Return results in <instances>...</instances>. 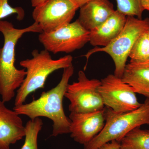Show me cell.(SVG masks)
Returning a JSON list of instances; mask_svg holds the SVG:
<instances>
[{
  "label": "cell",
  "instance_id": "cb8c5ba5",
  "mask_svg": "<svg viewBox=\"0 0 149 149\" xmlns=\"http://www.w3.org/2000/svg\"><path fill=\"white\" fill-rule=\"evenodd\" d=\"M148 39H149V29H148Z\"/></svg>",
  "mask_w": 149,
  "mask_h": 149
},
{
  "label": "cell",
  "instance_id": "7c38bea8",
  "mask_svg": "<svg viewBox=\"0 0 149 149\" xmlns=\"http://www.w3.org/2000/svg\"><path fill=\"white\" fill-rule=\"evenodd\" d=\"M79 8L77 20L89 32L102 24L115 10L109 0H91Z\"/></svg>",
  "mask_w": 149,
  "mask_h": 149
},
{
  "label": "cell",
  "instance_id": "30bf717a",
  "mask_svg": "<svg viewBox=\"0 0 149 149\" xmlns=\"http://www.w3.org/2000/svg\"><path fill=\"white\" fill-rule=\"evenodd\" d=\"M69 118L70 136L75 142L84 146L100 133L104 127L105 109L91 112H70Z\"/></svg>",
  "mask_w": 149,
  "mask_h": 149
},
{
  "label": "cell",
  "instance_id": "277c9868",
  "mask_svg": "<svg viewBox=\"0 0 149 149\" xmlns=\"http://www.w3.org/2000/svg\"><path fill=\"white\" fill-rule=\"evenodd\" d=\"M106 122L104 127L99 134L83 149H98L102 145L116 140L120 142L131 130L141 125H149V100L146 99L138 109L133 111L117 113L105 107Z\"/></svg>",
  "mask_w": 149,
  "mask_h": 149
},
{
  "label": "cell",
  "instance_id": "3957f363",
  "mask_svg": "<svg viewBox=\"0 0 149 149\" xmlns=\"http://www.w3.org/2000/svg\"><path fill=\"white\" fill-rule=\"evenodd\" d=\"M32 57L21 61L19 65L26 71L22 85L16 91L15 106L24 104L27 97L38 89L44 88L48 76L60 69L72 65L73 57L67 55L54 59L50 53L45 49L34 50Z\"/></svg>",
  "mask_w": 149,
  "mask_h": 149
},
{
  "label": "cell",
  "instance_id": "e0dca14e",
  "mask_svg": "<svg viewBox=\"0 0 149 149\" xmlns=\"http://www.w3.org/2000/svg\"><path fill=\"white\" fill-rule=\"evenodd\" d=\"M43 122L40 118L30 120L25 125L24 142L20 149H38V137L42 128Z\"/></svg>",
  "mask_w": 149,
  "mask_h": 149
},
{
  "label": "cell",
  "instance_id": "44dd1931",
  "mask_svg": "<svg viewBox=\"0 0 149 149\" xmlns=\"http://www.w3.org/2000/svg\"><path fill=\"white\" fill-rule=\"evenodd\" d=\"M79 8L91 0H71Z\"/></svg>",
  "mask_w": 149,
  "mask_h": 149
},
{
  "label": "cell",
  "instance_id": "d6986e66",
  "mask_svg": "<svg viewBox=\"0 0 149 149\" xmlns=\"http://www.w3.org/2000/svg\"><path fill=\"white\" fill-rule=\"evenodd\" d=\"M12 15H16L17 20L21 21L24 19L25 12L20 7L12 6L9 3L8 0H0V21Z\"/></svg>",
  "mask_w": 149,
  "mask_h": 149
},
{
  "label": "cell",
  "instance_id": "ffe728a7",
  "mask_svg": "<svg viewBox=\"0 0 149 149\" xmlns=\"http://www.w3.org/2000/svg\"><path fill=\"white\" fill-rule=\"evenodd\" d=\"M98 149H120V142L113 140L103 144Z\"/></svg>",
  "mask_w": 149,
  "mask_h": 149
},
{
  "label": "cell",
  "instance_id": "7402d4cb",
  "mask_svg": "<svg viewBox=\"0 0 149 149\" xmlns=\"http://www.w3.org/2000/svg\"><path fill=\"white\" fill-rule=\"evenodd\" d=\"M46 1V0H31V4L33 7L35 8L43 3Z\"/></svg>",
  "mask_w": 149,
  "mask_h": 149
},
{
  "label": "cell",
  "instance_id": "7a4b0ae2",
  "mask_svg": "<svg viewBox=\"0 0 149 149\" xmlns=\"http://www.w3.org/2000/svg\"><path fill=\"white\" fill-rule=\"evenodd\" d=\"M0 32L4 37L3 45L0 49V95L2 100L6 103L15 97L26 76L25 69H17L15 65L18 40L26 33H41L42 30L35 22L25 28L17 29L11 22L1 20Z\"/></svg>",
  "mask_w": 149,
  "mask_h": 149
},
{
  "label": "cell",
  "instance_id": "5b68a950",
  "mask_svg": "<svg viewBox=\"0 0 149 149\" xmlns=\"http://www.w3.org/2000/svg\"><path fill=\"white\" fill-rule=\"evenodd\" d=\"M149 29V17L139 19L127 16L124 27L119 35L109 45L104 47H96L85 56L88 58L92 55L104 52L109 55L114 62V74L121 78L127 59L134 43L140 36Z\"/></svg>",
  "mask_w": 149,
  "mask_h": 149
},
{
  "label": "cell",
  "instance_id": "9a60e30c",
  "mask_svg": "<svg viewBox=\"0 0 149 149\" xmlns=\"http://www.w3.org/2000/svg\"><path fill=\"white\" fill-rule=\"evenodd\" d=\"M120 149H149V130L136 127L120 142Z\"/></svg>",
  "mask_w": 149,
  "mask_h": 149
},
{
  "label": "cell",
  "instance_id": "52a82bcc",
  "mask_svg": "<svg viewBox=\"0 0 149 149\" xmlns=\"http://www.w3.org/2000/svg\"><path fill=\"white\" fill-rule=\"evenodd\" d=\"M101 81L90 79L83 70L78 73L77 82L69 84L65 97L70 102V112L88 113L103 109L105 106L98 92Z\"/></svg>",
  "mask_w": 149,
  "mask_h": 149
},
{
  "label": "cell",
  "instance_id": "2e32d148",
  "mask_svg": "<svg viewBox=\"0 0 149 149\" xmlns=\"http://www.w3.org/2000/svg\"><path fill=\"white\" fill-rule=\"evenodd\" d=\"M148 30L142 34L133 45L128 55L130 63H141L149 62Z\"/></svg>",
  "mask_w": 149,
  "mask_h": 149
},
{
  "label": "cell",
  "instance_id": "603a6c76",
  "mask_svg": "<svg viewBox=\"0 0 149 149\" xmlns=\"http://www.w3.org/2000/svg\"><path fill=\"white\" fill-rule=\"evenodd\" d=\"M143 6L145 10H149V0H143Z\"/></svg>",
  "mask_w": 149,
  "mask_h": 149
},
{
  "label": "cell",
  "instance_id": "ba28073f",
  "mask_svg": "<svg viewBox=\"0 0 149 149\" xmlns=\"http://www.w3.org/2000/svg\"><path fill=\"white\" fill-rule=\"evenodd\" d=\"M98 88L105 107L121 113L138 109L140 103L133 88L114 74L102 79Z\"/></svg>",
  "mask_w": 149,
  "mask_h": 149
},
{
  "label": "cell",
  "instance_id": "9c48e42d",
  "mask_svg": "<svg viewBox=\"0 0 149 149\" xmlns=\"http://www.w3.org/2000/svg\"><path fill=\"white\" fill-rule=\"evenodd\" d=\"M34 8L32 18L45 32H52L70 23L79 8L71 0H46Z\"/></svg>",
  "mask_w": 149,
  "mask_h": 149
},
{
  "label": "cell",
  "instance_id": "5bb4252c",
  "mask_svg": "<svg viewBox=\"0 0 149 149\" xmlns=\"http://www.w3.org/2000/svg\"><path fill=\"white\" fill-rule=\"evenodd\" d=\"M121 79L131 86L135 93L149 100V62L126 64Z\"/></svg>",
  "mask_w": 149,
  "mask_h": 149
},
{
  "label": "cell",
  "instance_id": "ac0fdd59",
  "mask_svg": "<svg viewBox=\"0 0 149 149\" xmlns=\"http://www.w3.org/2000/svg\"><path fill=\"white\" fill-rule=\"evenodd\" d=\"M117 3V10L125 16L136 17L142 19L145 10L142 4V0H116Z\"/></svg>",
  "mask_w": 149,
  "mask_h": 149
},
{
  "label": "cell",
  "instance_id": "8992f818",
  "mask_svg": "<svg viewBox=\"0 0 149 149\" xmlns=\"http://www.w3.org/2000/svg\"><path fill=\"white\" fill-rule=\"evenodd\" d=\"M89 37L90 32L77 19L52 32L40 33L38 40L50 53L68 54L83 47L89 42Z\"/></svg>",
  "mask_w": 149,
  "mask_h": 149
},
{
  "label": "cell",
  "instance_id": "6da1fadb",
  "mask_svg": "<svg viewBox=\"0 0 149 149\" xmlns=\"http://www.w3.org/2000/svg\"><path fill=\"white\" fill-rule=\"evenodd\" d=\"M74 72L73 65L63 69L61 80L54 88L42 93L37 100L28 103L14 106L13 109L19 115L26 116L30 120L47 117L53 122L52 136L70 133V121L65 113L63 100L70 79Z\"/></svg>",
  "mask_w": 149,
  "mask_h": 149
},
{
  "label": "cell",
  "instance_id": "8fae6325",
  "mask_svg": "<svg viewBox=\"0 0 149 149\" xmlns=\"http://www.w3.org/2000/svg\"><path fill=\"white\" fill-rule=\"evenodd\" d=\"M25 136V127L20 115L0 100V149H10Z\"/></svg>",
  "mask_w": 149,
  "mask_h": 149
},
{
  "label": "cell",
  "instance_id": "4fadbf2b",
  "mask_svg": "<svg viewBox=\"0 0 149 149\" xmlns=\"http://www.w3.org/2000/svg\"><path fill=\"white\" fill-rule=\"evenodd\" d=\"M126 17L117 10H115L102 24L90 31L89 42L95 47L109 45L122 31Z\"/></svg>",
  "mask_w": 149,
  "mask_h": 149
}]
</instances>
